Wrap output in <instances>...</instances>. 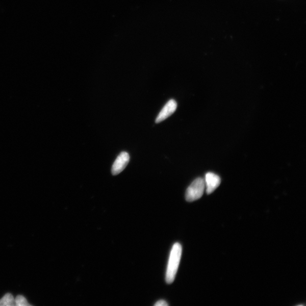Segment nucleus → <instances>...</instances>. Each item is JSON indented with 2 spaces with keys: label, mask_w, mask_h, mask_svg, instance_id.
<instances>
[{
  "label": "nucleus",
  "mask_w": 306,
  "mask_h": 306,
  "mask_svg": "<svg viewBox=\"0 0 306 306\" xmlns=\"http://www.w3.org/2000/svg\"><path fill=\"white\" fill-rule=\"evenodd\" d=\"M182 253L181 244L176 243L173 245L167 265L166 282L171 284L174 280L180 265Z\"/></svg>",
  "instance_id": "nucleus-1"
},
{
  "label": "nucleus",
  "mask_w": 306,
  "mask_h": 306,
  "mask_svg": "<svg viewBox=\"0 0 306 306\" xmlns=\"http://www.w3.org/2000/svg\"><path fill=\"white\" fill-rule=\"evenodd\" d=\"M155 306H167L168 305V303L166 302L165 300H161L158 301L157 303L155 304Z\"/></svg>",
  "instance_id": "nucleus-8"
},
{
  "label": "nucleus",
  "mask_w": 306,
  "mask_h": 306,
  "mask_svg": "<svg viewBox=\"0 0 306 306\" xmlns=\"http://www.w3.org/2000/svg\"><path fill=\"white\" fill-rule=\"evenodd\" d=\"M13 306L15 304V299L12 294L7 293L0 299V306Z\"/></svg>",
  "instance_id": "nucleus-6"
},
{
  "label": "nucleus",
  "mask_w": 306,
  "mask_h": 306,
  "mask_svg": "<svg viewBox=\"0 0 306 306\" xmlns=\"http://www.w3.org/2000/svg\"><path fill=\"white\" fill-rule=\"evenodd\" d=\"M204 181H205L207 193L208 195L215 191L220 185L221 182L220 177L213 172H208Z\"/></svg>",
  "instance_id": "nucleus-5"
},
{
  "label": "nucleus",
  "mask_w": 306,
  "mask_h": 306,
  "mask_svg": "<svg viewBox=\"0 0 306 306\" xmlns=\"http://www.w3.org/2000/svg\"><path fill=\"white\" fill-rule=\"evenodd\" d=\"M206 188L205 181L198 177L188 187L186 192V199L188 202H192L200 198Z\"/></svg>",
  "instance_id": "nucleus-2"
},
{
  "label": "nucleus",
  "mask_w": 306,
  "mask_h": 306,
  "mask_svg": "<svg viewBox=\"0 0 306 306\" xmlns=\"http://www.w3.org/2000/svg\"><path fill=\"white\" fill-rule=\"evenodd\" d=\"M15 304L17 306L31 305L23 295H19L15 298Z\"/></svg>",
  "instance_id": "nucleus-7"
},
{
  "label": "nucleus",
  "mask_w": 306,
  "mask_h": 306,
  "mask_svg": "<svg viewBox=\"0 0 306 306\" xmlns=\"http://www.w3.org/2000/svg\"><path fill=\"white\" fill-rule=\"evenodd\" d=\"M177 109V103L175 100L171 99L167 102L166 105L158 114L156 120V123H159L166 120L174 113Z\"/></svg>",
  "instance_id": "nucleus-4"
},
{
  "label": "nucleus",
  "mask_w": 306,
  "mask_h": 306,
  "mask_svg": "<svg viewBox=\"0 0 306 306\" xmlns=\"http://www.w3.org/2000/svg\"><path fill=\"white\" fill-rule=\"evenodd\" d=\"M130 160L129 153L122 151L117 157L112 167V175H117L125 169Z\"/></svg>",
  "instance_id": "nucleus-3"
}]
</instances>
